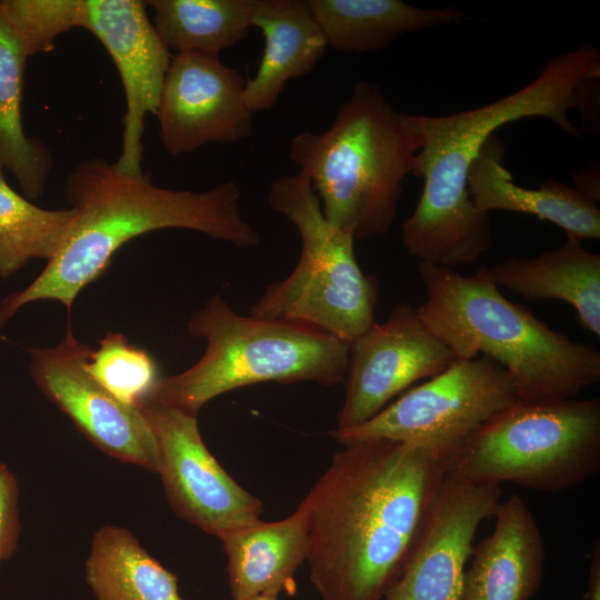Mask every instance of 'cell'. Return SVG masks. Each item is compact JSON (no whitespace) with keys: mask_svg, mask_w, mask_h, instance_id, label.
<instances>
[{"mask_svg":"<svg viewBox=\"0 0 600 600\" xmlns=\"http://www.w3.org/2000/svg\"><path fill=\"white\" fill-rule=\"evenodd\" d=\"M446 474L432 449L343 446L300 503L310 581L323 600H382L400 577Z\"/></svg>","mask_w":600,"mask_h":600,"instance_id":"cell-1","label":"cell"},{"mask_svg":"<svg viewBox=\"0 0 600 600\" xmlns=\"http://www.w3.org/2000/svg\"><path fill=\"white\" fill-rule=\"evenodd\" d=\"M600 53L591 44L551 58L528 86L479 108L446 116L411 114L420 140L412 173L421 197L402 226L403 248L420 262L454 269L474 263L493 246L489 213L468 191L473 161L494 132L513 121L541 117L580 138L570 112L599 120Z\"/></svg>","mask_w":600,"mask_h":600,"instance_id":"cell-2","label":"cell"},{"mask_svg":"<svg viewBox=\"0 0 600 600\" xmlns=\"http://www.w3.org/2000/svg\"><path fill=\"white\" fill-rule=\"evenodd\" d=\"M63 196L74 220L62 247L22 291L0 303V329L22 306L54 300L70 312L74 299L111 266L117 250L144 233L188 229L240 248L260 242L240 210L241 191L227 181L207 191L170 190L148 174H130L93 157L68 176Z\"/></svg>","mask_w":600,"mask_h":600,"instance_id":"cell-3","label":"cell"},{"mask_svg":"<svg viewBox=\"0 0 600 600\" xmlns=\"http://www.w3.org/2000/svg\"><path fill=\"white\" fill-rule=\"evenodd\" d=\"M426 301L416 311L458 360L484 356L512 377L523 401L576 398L600 380V352L507 299L488 267L472 276L419 262Z\"/></svg>","mask_w":600,"mask_h":600,"instance_id":"cell-4","label":"cell"},{"mask_svg":"<svg viewBox=\"0 0 600 600\" xmlns=\"http://www.w3.org/2000/svg\"><path fill=\"white\" fill-rule=\"evenodd\" d=\"M419 149L411 114L398 112L378 84L359 81L326 131L291 139L289 158L329 223L363 239L390 230Z\"/></svg>","mask_w":600,"mask_h":600,"instance_id":"cell-5","label":"cell"},{"mask_svg":"<svg viewBox=\"0 0 600 600\" xmlns=\"http://www.w3.org/2000/svg\"><path fill=\"white\" fill-rule=\"evenodd\" d=\"M188 330L206 340L203 356L191 368L161 377L146 402L197 416L208 401L244 386H333L346 377L349 343L306 324L241 316L220 294L193 312Z\"/></svg>","mask_w":600,"mask_h":600,"instance_id":"cell-6","label":"cell"},{"mask_svg":"<svg viewBox=\"0 0 600 600\" xmlns=\"http://www.w3.org/2000/svg\"><path fill=\"white\" fill-rule=\"evenodd\" d=\"M268 202L301 239L292 272L267 286L251 316L306 324L351 343L374 323L378 279L356 258L354 238L326 219L309 178L299 171L271 182Z\"/></svg>","mask_w":600,"mask_h":600,"instance_id":"cell-7","label":"cell"},{"mask_svg":"<svg viewBox=\"0 0 600 600\" xmlns=\"http://www.w3.org/2000/svg\"><path fill=\"white\" fill-rule=\"evenodd\" d=\"M600 471V399L517 400L469 434L446 472L557 492Z\"/></svg>","mask_w":600,"mask_h":600,"instance_id":"cell-8","label":"cell"},{"mask_svg":"<svg viewBox=\"0 0 600 600\" xmlns=\"http://www.w3.org/2000/svg\"><path fill=\"white\" fill-rule=\"evenodd\" d=\"M517 400L511 374L479 356L457 360L364 423L331 434L342 446L370 439L403 441L432 449L447 463L469 434Z\"/></svg>","mask_w":600,"mask_h":600,"instance_id":"cell-9","label":"cell"},{"mask_svg":"<svg viewBox=\"0 0 600 600\" xmlns=\"http://www.w3.org/2000/svg\"><path fill=\"white\" fill-rule=\"evenodd\" d=\"M158 450V472L180 518L207 533L260 520L262 503L238 484L206 447L197 416L153 402L141 406Z\"/></svg>","mask_w":600,"mask_h":600,"instance_id":"cell-10","label":"cell"},{"mask_svg":"<svg viewBox=\"0 0 600 600\" xmlns=\"http://www.w3.org/2000/svg\"><path fill=\"white\" fill-rule=\"evenodd\" d=\"M343 383L346 393L334 430L373 418L412 383L430 379L458 359L408 303L352 341Z\"/></svg>","mask_w":600,"mask_h":600,"instance_id":"cell-11","label":"cell"},{"mask_svg":"<svg viewBox=\"0 0 600 600\" xmlns=\"http://www.w3.org/2000/svg\"><path fill=\"white\" fill-rule=\"evenodd\" d=\"M90 351L68 328L51 348L30 350V373L39 390L94 447L127 463L158 472L156 439L141 408L127 406L84 369Z\"/></svg>","mask_w":600,"mask_h":600,"instance_id":"cell-12","label":"cell"},{"mask_svg":"<svg viewBox=\"0 0 600 600\" xmlns=\"http://www.w3.org/2000/svg\"><path fill=\"white\" fill-rule=\"evenodd\" d=\"M500 497V484L446 472L403 571L383 599L460 600L476 532L493 517Z\"/></svg>","mask_w":600,"mask_h":600,"instance_id":"cell-13","label":"cell"},{"mask_svg":"<svg viewBox=\"0 0 600 600\" xmlns=\"http://www.w3.org/2000/svg\"><path fill=\"white\" fill-rule=\"evenodd\" d=\"M246 79L218 54L200 51L171 57L156 116L163 148L173 157L207 142L233 143L251 132Z\"/></svg>","mask_w":600,"mask_h":600,"instance_id":"cell-14","label":"cell"},{"mask_svg":"<svg viewBox=\"0 0 600 600\" xmlns=\"http://www.w3.org/2000/svg\"><path fill=\"white\" fill-rule=\"evenodd\" d=\"M81 28L94 34L112 58L121 78L127 110L117 167L142 174V137L148 113L156 114L171 62L164 44L147 16L146 1L82 0Z\"/></svg>","mask_w":600,"mask_h":600,"instance_id":"cell-15","label":"cell"},{"mask_svg":"<svg viewBox=\"0 0 600 600\" xmlns=\"http://www.w3.org/2000/svg\"><path fill=\"white\" fill-rule=\"evenodd\" d=\"M493 517L492 533L473 548L460 600H529L546 557L536 518L518 494L500 501Z\"/></svg>","mask_w":600,"mask_h":600,"instance_id":"cell-16","label":"cell"},{"mask_svg":"<svg viewBox=\"0 0 600 600\" xmlns=\"http://www.w3.org/2000/svg\"><path fill=\"white\" fill-rule=\"evenodd\" d=\"M504 153L506 146L493 136L470 168L468 191L478 210L532 214L581 242L600 238V210L593 199L556 179L541 182L538 189L517 184L503 166Z\"/></svg>","mask_w":600,"mask_h":600,"instance_id":"cell-17","label":"cell"},{"mask_svg":"<svg viewBox=\"0 0 600 600\" xmlns=\"http://www.w3.org/2000/svg\"><path fill=\"white\" fill-rule=\"evenodd\" d=\"M251 24L264 40L258 69L244 87L254 113L271 109L289 80L308 76L328 44L306 0H253Z\"/></svg>","mask_w":600,"mask_h":600,"instance_id":"cell-18","label":"cell"},{"mask_svg":"<svg viewBox=\"0 0 600 600\" xmlns=\"http://www.w3.org/2000/svg\"><path fill=\"white\" fill-rule=\"evenodd\" d=\"M488 273L499 287L529 301L557 299L570 304L579 324L600 336V256L567 238L532 258L508 256Z\"/></svg>","mask_w":600,"mask_h":600,"instance_id":"cell-19","label":"cell"},{"mask_svg":"<svg viewBox=\"0 0 600 600\" xmlns=\"http://www.w3.org/2000/svg\"><path fill=\"white\" fill-rule=\"evenodd\" d=\"M228 561V576L234 600L263 592L293 594V576L307 560L308 522L301 504L286 519L258 520L219 537Z\"/></svg>","mask_w":600,"mask_h":600,"instance_id":"cell-20","label":"cell"},{"mask_svg":"<svg viewBox=\"0 0 600 600\" xmlns=\"http://www.w3.org/2000/svg\"><path fill=\"white\" fill-rule=\"evenodd\" d=\"M328 47L341 53L377 52L399 37L470 17L451 9H422L401 0H306Z\"/></svg>","mask_w":600,"mask_h":600,"instance_id":"cell-21","label":"cell"},{"mask_svg":"<svg viewBox=\"0 0 600 600\" xmlns=\"http://www.w3.org/2000/svg\"><path fill=\"white\" fill-rule=\"evenodd\" d=\"M84 577L97 600H183L177 577L116 524L93 533Z\"/></svg>","mask_w":600,"mask_h":600,"instance_id":"cell-22","label":"cell"},{"mask_svg":"<svg viewBox=\"0 0 600 600\" xmlns=\"http://www.w3.org/2000/svg\"><path fill=\"white\" fill-rule=\"evenodd\" d=\"M28 54L0 9V168L8 170L29 200L41 197L53 159L30 138L22 123V92Z\"/></svg>","mask_w":600,"mask_h":600,"instance_id":"cell-23","label":"cell"},{"mask_svg":"<svg viewBox=\"0 0 600 600\" xmlns=\"http://www.w3.org/2000/svg\"><path fill=\"white\" fill-rule=\"evenodd\" d=\"M153 26L169 49L218 54L252 27L253 0H150Z\"/></svg>","mask_w":600,"mask_h":600,"instance_id":"cell-24","label":"cell"},{"mask_svg":"<svg viewBox=\"0 0 600 600\" xmlns=\"http://www.w3.org/2000/svg\"><path fill=\"white\" fill-rule=\"evenodd\" d=\"M74 211L36 206L16 192L0 168V277L7 279L32 259L51 260L62 247Z\"/></svg>","mask_w":600,"mask_h":600,"instance_id":"cell-25","label":"cell"},{"mask_svg":"<svg viewBox=\"0 0 600 600\" xmlns=\"http://www.w3.org/2000/svg\"><path fill=\"white\" fill-rule=\"evenodd\" d=\"M88 374L120 402L141 408L157 387V362L120 332H108L84 360Z\"/></svg>","mask_w":600,"mask_h":600,"instance_id":"cell-26","label":"cell"},{"mask_svg":"<svg viewBox=\"0 0 600 600\" xmlns=\"http://www.w3.org/2000/svg\"><path fill=\"white\" fill-rule=\"evenodd\" d=\"M28 57L51 51L56 39L82 22V0H0Z\"/></svg>","mask_w":600,"mask_h":600,"instance_id":"cell-27","label":"cell"},{"mask_svg":"<svg viewBox=\"0 0 600 600\" xmlns=\"http://www.w3.org/2000/svg\"><path fill=\"white\" fill-rule=\"evenodd\" d=\"M19 490L13 472L0 462V566L16 551L20 532Z\"/></svg>","mask_w":600,"mask_h":600,"instance_id":"cell-28","label":"cell"},{"mask_svg":"<svg viewBox=\"0 0 600 600\" xmlns=\"http://www.w3.org/2000/svg\"><path fill=\"white\" fill-rule=\"evenodd\" d=\"M588 600H600V540L597 538L591 548L589 577H588Z\"/></svg>","mask_w":600,"mask_h":600,"instance_id":"cell-29","label":"cell"},{"mask_svg":"<svg viewBox=\"0 0 600 600\" xmlns=\"http://www.w3.org/2000/svg\"><path fill=\"white\" fill-rule=\"evenodd\" d=\"M278 593L274 592H263L250 598H247L244 600H278Z\"/></svg>","mask_w":600,"mask_h":600,"instance_id":"cell-30","label":"cell"}]
</instances>
